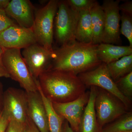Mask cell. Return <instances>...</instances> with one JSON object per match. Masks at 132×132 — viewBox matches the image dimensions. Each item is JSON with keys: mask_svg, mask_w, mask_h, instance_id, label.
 Returning <instances> with one entry per match:
<instances>
[{"mask_svg": "<svg viewBox=\"0 0 132 132\" xmlns=\"http://www.w3.org/2000/svg\"><path fill=\"white\" fill-rule=\"evenodd\" d=\"M38 80L43 94L52 102H69L86 92V87L78 75L68 71L49 69Z\"/></svg>", "mask_w": 132, "mask_h": 132, "instance_id": "obj_2", "label": "cell"}, {"mask_svg": "<svg viewBox=\"0 0 132 132\" xmlns=\"http://www.w3.org/2000/svg\"><path fill=\"white\" fill-rule=\"evenodd\" d=\"M36 43L37 40L32 28H25L16 24L0 34V46L3 49H24Z\"/></svg>", "mask_w": 132, "mask_h": 132, "instance_id": "obj_12", "label": "cell"}, {"mask_svg": "<svg viewBox=\"0 0 132 132\" xmlns=\"http://www.w3.org/2000/svg\"><path fill=\"white\" fill-rule=\"evenodd\" d=\"M21 54L31 74L36 79L50 68L55 56L54 51L48 50L38 43L24 48Z\"/></svg>", "mask_w": 132, "mask_h": 132, "instance_id": "obj_8", "label": "cell"}, {"mask_svg": "<svg viewBox=\"0 0 132 132\" xmlns=\"http://www.w3.org/2000/svg\"><path fill=\"white\" fill-rule=\"evenodd\" d=\"M66 1L71 9L79 13L89 9L95 0H67Z\"/></svg>", "mask_w": 132, "mask_h": 132, "instance_id": "obj_24", "label": "cell"}, {"mask_svg": "<svg viewBox=\"0 0 132 132\" xmlns=\"http://www.w3.org/2000/svg\"><path fill=\"white\" fill-rule=\"evenodd\" d=\"M3 111L10 120L25 123L27 118V101L26 92L9 87L3 94Z\"/></svg>", "mask_w": 132, "mask_h": 132, "instance_id": "obj_10", "label": "cell"}, {"mask_svg": "<svg viewBox=\"0 0 132 132\" xmlns=\"http://www.w3.org/2000/svg\"><path fill=\"white\" fill-rule=\"evenodd\" d=\"M79 13L71 9L66 1H59L54 19V34L60 47L76 40V28Z\"/></svg>", "mask_w": 132, "mask_h": 132, "instance_id": "obj_6", "label": "cell"}, {"mask_svg": "<svg viewBox=\"0 0 132 132\" xmlns=\"http://www.w3.org/2000/svg\"><path fill=\"white\" fill-rule=\"evenodd\" d=\"M4 49L0 46V78H10L9 75L5 69L2 61V55Z\"/></svg>", "mask_w": 132, "mask_h": 132, "instance_id": "obj_29", "label": "cell"}, {"mask_svg": "<svg viewBox=\"0 0 132 132\" xmlns=\"http://www.w3.org/2000/svg\"><path fill=\"white\" fill-rule=\"evenodd\" d=\"M2 61L10 78L19 82L26 92L38 91V79L31 74L22 58L20 49H4Z\"/></svg>", "mask_w": 132, "mask_h": 132, "instance_id": "obj_3", "label": "cell"}, {"mask_svg": "<svg viewBox=\"0 0 132 132\" xmlns=\"http://www.w3.org/2000/svg\"><path fill=\"white\" fill-rule=\"evenodd\" d=\"M93 31L92 43L95 45L102 43L104 32L105 15L101 5L95 1L90 9Z\"/></svg>", "mask_w": 132, "mask_h": 132, "instance_id": "obj_17", "label": "cell"}, {"mask_svg": "<svg viewBox=\"0 0 132 132\" xmlns=\"http://www.w3.org/2000/svg\"><path fill=\"white\" fill-rule=\"evenodd\" d=\"M3 86L2 83L0 81V115L2 113L3 109Z\"/></svg>", "mask_w": 132, "mask_h": 132, "instance_id": "obj_31", "label": "cell"}, {"mask_svg": "<svg viewBox=\"0 0 132 132\" xmlns=\"http://www.w3.org/2000/svg\"><path fill=\"white\" fill-rule=\"evenodd\" d=\"M16 25L6 13L5 10L0 9V34L11 26Z\"/></svg>", "mask_w": 132, "mask_h": 132, "instance_id": "obj_25", "label": "cell"}, {"mask_svg": "<svg viewBox=\"0 0 132 132\" xmlns=\"http://www.w3.org/2000/svg\"><path fill=\"white\" fill-rule=\"evenodd\" d=\"M120 1L105 0L101 5L105 15V23L102 43L120 44Z\"/></svg>", "mask_w": 132, "mask_h": 132, "instance_id": "obj_9", "label": "cell"}, {"mask_svg": "<svg viewBox=\"0 0 132 132\" xmlns=\"http://www.w3.org/2000/svg\"><path fill=\"white\" fill-rule=\"evenodd\" d=\"M10 120L8 116L3 111L0 115V132H5Z\"/></svg>", "mask_w": 132, "mask_h": 132, "instance_id": "obj_28", "label": "cell"}, {"mask_svg": "<svg viewBox=\"0 0 132 132\" xmlns=\"http://www.w3.org/2000/svg\"><path fill=\"white\" fill-rule=\"evenodd\" d=\"M97 53L102 62L108 64L132 54V47L129 46H116L102 43L98 45Z\"/></svg>", "mask_w": 132, "mask_h": 132, "instance_id": "obj_16", "label": "cell"}, {"mask_svg": "<svg viewBox=\"0 0 132 132\" xmlns=\"http://www.w3.org/2000/svg\"><path fill=\"white\" fill-rule=\"evenodd\" d=\"M94 107L97 122L101 129L126 113L128 110L120 100L107 91L96 87Z\"/></svg>", "mask_w": 132, "mask_h": 132, "instance_id": "obj_5", "label": "cell"}, {"mask_svg": "<svg viewBox=\"0 0 132 132\" xmlns=\"http://www.w3.org/2000/svg\"><path fill=\"white\" fill-rule=\"evenodd\" d=\"M110 76L114 82L132 72V54L107 64Z\"/></svg>", "mask_w": 132, "mask_h": 132, "instance_id": "obj_20", "label": "cell"}, {"mask_svg": "<svg viewBox=\"0 0 132 132\" xmlns=\"http://www.w3.org/2000/svg\"><path fill=\"white\" fill-rule=\"evenodd\" d=\"M132 132V131H127V132Z\"/></svg>", "mask_w": 132, "mask_h": 132, "instance_id": "obj_34", "label": "cell"}, {"mask_svg": "<svg viewBox=\"0 0 132 132\" xmlns=\"http://www.w3.org/2000/svg\"><path fill=\"white\" fill-rule=\"evenodd\" d=\"M90 9L79 13L76 28L75 39L79 42L92 43L93 31Z\"/></svg>", "mask_w": 132, "mask_h": 132, "instance_id": "obj_18", "label": "cell"}, {"mask_svg": "<svg viewBox=\"0 0 132 132\" xmlns=\"http://www.w3.org/2000/svg\"><path fill=\"white\" fill-rule=\"evenodd\" d=\"M38 90L41 95L46 112L50 132H61L62 125L65 120L55 111L52 102L43 94L39 84L37 82Z\"/></svg>", "mask_w": 132, "mask_h": 132, "instance_id": "obj_19", "label": "cell"}, {"mask_svg": "<svg viewBox=\"0 0 132 132\" xmlns=\"http://www.w3.org/2000/svg\"><path fill=\"white\" fill-rule=\"evenodd\" d=\"M26 93L28 117L32 121L40 132H50L46 108L39 92L38 90L26 92Z\"/></svg>", "mask_w": 132, "mask_h": 132, "instance_id": "obj_13", "label": "cell"}, {"mask_svg": "<svg viewBox=\"0 0 132 132\" xmlns=\"http://www.w3.org/2000/svg\"><path fill=\"white\" fill-rule=\"evenodd\" d=\"M98 45L76 40L54 50L55 56L50 69L68 71L78 75L102 63L97 55Z\"/></svg>", "mask_w": 132, "mask_h": 132, "instance_id": "obj_1", "label": "cell"}, {"mask_svg": "<svg viewBox=\"0 0 132 132\" xmlns=\"http://www.w3.org/2000/svg\"><path fill=\"white\" fill-rule=\"evenodd\" d=\"M58 0H50L38 10L35 15L32 28L37 43L54 52L53 47L55 17L58 9Z\"/></svg>", "mask_w": 132, "mask_h": 132, "instance_id": "obj_4", "label": "cell"}, {"mask_svg": "<svg viewBox=\"0 0 132 132\" xmlns=\"http://www.w3.org/2000/svg\"><path fill=\"white\" fill-rule=\"evenodd\" d=\"M119 8L121 13L132 16V1H126L122 4H120Z\"/></svg>", "mask_w": 132, "mask_h": 132, "instance_id": "obj_27", "label": "cell"}, {"mask_svg": "<svg viewBox=\"0 0 132 132\" xmlns=\"http://www.w3.org/2000/svg\"><path fill=\"white\" fill-rule=\"evenodd\" d=\"M10 1L9 0H0V9L5 10Z\"/></svg>", "mask_w": 132, "mask_h": 132, "instance_id": "obj_33", "label": "cell"}, {"mask_svg": "<svg viewBox=\"0 0 132 132\" xmlns=\"http://www.w3.org/2000/svg\"><path fill=\"white\" fill-rule=\"evenodd\" d=\"M90 88L89 100L82 114L79 132H101V129L97 122L95 109L96 87L91 86Z\"/></svg>", "mask_w": 132, "mask_h": 132, "instance_id": "obj_15", "label": "cell"}, {"mask_svg": "<svg viewBox=\"0 0 132 132\" xmlns=\"http://www.w3.org/2000/svg\"><path fill=\"white\" fill-rule=\"evenodd\" d=\"M24 132H40L32 121L28 117L25 123Z\"/></svg>", "mask_w": 132, "mask_h": 132, "instance_id": "obj_30", "label": "cell"}, {"mask_svg": "<svg viewBox=\"0 0 132 132\" xmlns=\"http://www.w3.org/2000/svg\"><path fill=\"white\" fill-rule=\"evenodd\" d=\"M121 13L120 16L121 22L120 34L126 38L129 42V46L132 47V16Z\"/></svg>", "mask_w": 132, "mask_h": 132, "instance_id": "obj_23", "label": "cell"}, {"mask_svg": "<svg viewBox=\"0 0 132 132\" xmlns=\"http://www.w3.org/2000/svg\"><path fill=\"white\" fill-rule=\"evenodd\" d=\"M8 16L16 21L19 26L32 28L35 20L34 7L29 0L10 1L5 10Z\"/></svg>", "mask_w": 132, "mask_h": 132, "instance_id": "obj_14", "label": "cell"}, {"mask_svg": "<svg viewBox=\"0 0 132 132\" xmlns=\"http://www.w3.org/2000/svg\"><path fill=\"white\" fill-rule=\"evenodd\" d=\"M61 132H75L67 120H65L62 125Z\"/></svg>", "mask_w": 132, "mask_h": 132, "instance_id": "obj_32", "label": "cell"}, {"mask_svg": "<svg viewBox=\"0 0 132 132\" xmlns=\"http://www.w3.org/2000/svg\"><path fill=\"white\" fill-rule=\"evenodd\" d=\"M122 94L131 101L132 97V72L115 82Z\"/></svg>", "mask_w": 132, "mask_h": 132, "instance_id": "obj_22", "label": "cell"}, {"mask_svg": "<svg viewBox=\"0 0 132 132\" xmlns=\"http://www.w3.org/2000/svg\"><path fill=\"white\" fill-rule=\"evenodd\" d=\"M89 96L90 91H88L85 92L78 98L69 102H52L55 111L68 122L75 132H79L81 120Z\"/></svg>", "mask_w": 132, "mask_h": 132, "instance_id": "obj_11", "label": "cell"}, {"mask_svg": "<svg viewBox=\"0 0 132 132\" xmlns=\"http://www.w3.org/2000/svg\"><path fill=\"white\" fill-rule=\"evenodd\" d=\"M25 123H20L13 120H10L5 132H24Z\"/></svg>", "mask_w": 132, "mask_h": 132, "instance_id": "obj_26", "label": "cell"}, {"mask_svg": "<svg viewBox=\"0 0 132 132\" xmlns=\"http://www.w3.org/2000/svg\"><path fill=\"white\" fill-rule=\"evenodd\" d=\"M102 128L101 132H125L132 131V113L128 112Z\"/></svg>", "mask_w": 132, "mask_h": 132, "instance_id": "obj_21", "label": "cell"}, {"mask_svg": "<svg viewBox=\"0 0 132 132\" xmlns=\"http://www.w3.org/2000/svg\"><path fill=\"white\" fill-rule=\"evenodd\" d=\"M78 76L86 87L95 86L104 89L120 100L128 110L130 108L131 101L118 89L110 76L107 64L102 63L94 69L79 74Z\"/></svg>", "mask_w": 132, "mask_h": 132, "instance_id": "obj_7", "label": "cell"}]
</instances>
